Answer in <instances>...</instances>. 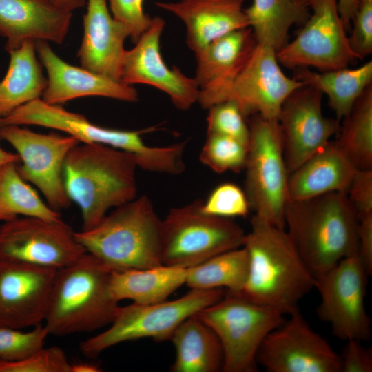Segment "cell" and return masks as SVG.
Returning a JSON list of instances; mask_svg holds the SVG:
<instances>
[{"label":"cell","mask_w":372,"mask_h":372,"mask_svg":"<svg viewBox=\"0 0 372 372\" xmlns=\"http://www.w3.org/2000/svg\"><path fill=\"white\" fill-rule=\"evenodd\" d=\"M112 17L125 25L136 43L149 26L152 18L143 10V0H109Z\"/></svg>","instance_id":"ab89813d"},{"label":"cell","mask_w":372,"mask_h":372,"mask_svg":"<svg viewBox=\"0 0 372 372\" xmlns=\"http://www.w3.org/2000/svg\"><path fill=\"white\" fill-rule=\"evenodd\" d=\"M293 70V78L325 94L336 119L340 121L349 112L364 90L372 84V61L357 68L316 72L307 68Z\"/></svg>","instance_id":"f546056e"},{"label":"cell","mask_w":372,"mask_h":372,"mask_svg":"<svg viewBox=\"0 0 372 372\" xmlns=\"http://www.w3.org/2000/svg\"><path fill=\"white\" fill-rule=\"evenodd\" d=\"M249 260L243 246L216 255L187 268L185 285L190 289H226L238 294L245 282Z\"/></svg>","instance_id":"4dcf8cb0"},{"label":"cell","mask_w":372,"mask_h":372,"mask_svg":"<svg viewBox=\"0 0 372 372\" xmlns=\"http://www.w3.org/2000/svg\"><path fill=\"white\" fill-rule=\"evenodd\" d=\"M359 2L360 0H338L339 14L347 30L351 29Z\"/></svg>","instance_id":"ee69618b"},{"label":"cell","mask_w":372,"mask_h":372,"mask_svg":"<svg viewBox=\"0 0 372 372\" xmlns=\"http://www.w3.org/2000/svg\"><path fill=\"white\" fill-rule=\"evenodd\" d=\"M248 147L225 136L207 134L199 159L217 173L239 172L245 167Z\"/></svg>","instance_id":"836d02e7"},{"label":"cell","mask_w":372,"mask_h":372,"mask_svg":"<svg viewBox=\"0 0 372 372\" xmlns=\"http://www.w3.org/2000/svg\"><path fill=\"white\" fill-rule=\"evenodd\" d=\"M323 94L304 85L284 101L278 121L289 173L323 147L338 134L340 122L324 116Z\"/></svg>","instance_id":"e0dca14e"},{"label":"cell","mask_w":372,"mask_h":372,"mask_svg":"<svg viewBox=\"0 0 372 372\" xmlns=\"http://www.w3.org/2000/svg\"><path fill=\"white\" fill-rule=\"evenodd\" d=\"M163 18L155 17L130 50H125L121 67L120 82L142 83L167 94L178 110H187L198 102L199 88L194 78L185 75L176 66L169 68L160 50L165 28Z\"/></svg>","instance_id":"2e32d148"},{"label":"cell","mask_w":372,"mask_h":372,"mask_svg":"<svg viewBox=\"0 0 372 372\" xmlns=\"http://www.w3.org/2000/svg\"><path fill=\"white\" fill-rule=\"evenodd\" d=\"M138 168L132 154L98 143H79L63 168L66 194L81 209L83 229L96 226L112 208L137 196Z\"/></svg>","instance_id":"7a4b0ae2"},{"label":"cell","mask_w":372,"mask_h":372,"mask_svg":"<svg viewBox=\"0 0 372 372\" xmlns=\"http://www.w3.org/2000/svg\"><path fill=\"white\" fill-rule=\"evenodd\" d=\"M52 7L58 10L72 12L73 10L83 8L87 0H42Z\"/></svg>","instance_id":"f6af8a7d"},{"label":"cell","mask_w":372,"mask_h":372,"mask_svg":"<svg viewBox=\"0 0 372 372\" xmlns=\"http://www.w3.org/2000/svg\"><path fill=\"white\" fill-rule=\"evenodd\" d=\"M207 133L234 138L248 147L250 131L239 106L232 101L215 104L208 109Z\"/></svg>","instance_id":"e575fe53"},{"label":"cell","mask_w":372,"mask_h":372,"mask_svg":"<svg viewBox=\"0 0 372 372\" xmlns=\"http://www.w3.org/2000/svg\"><path fill=\"white\" fill-rule=\"evenodd\" d=\"M356 169L336 141H329L289 173L288 201L347 193Z\"/></svg>","instance_id":"d4e9b609"},{"label":"cell","mask_w":372,"mask_h":372,"mask_svg":"<svg viewBox=\"0 0 372 372\" xmlns=\"http://www.w3.org/2000/svg\"><path fill=\"white\" fill-rule=\"evenodd\" d=\"M272 330L257 354L268 372H340V359L327 340L307 323L299 309Z\"/></svg>","instance_id":"9a60e30c"},{"label":"cell","mask_w":372,"mask_h":372,"mask_svg":"<svg viewBox=\"0 0 372 372\" xmlns=\"http://www.w3.org/2000/svg\"><path fill=\"white\" fill-rule=\"evenodd\" d=\"M36 53L35 41L32 40L9 52V67L0 81V118L27 103L41 99L48 81Z\"/></svg>","instance_id":"f1b7e54d"},{"label":"cell","mask_w":372,"mask_h":372,"mask_svg":"<svg viewBox=\"0 0 372 372\" xmlns=\"http://www.w3.org/2000/svg\"><path fill=\"white\" fill-rule=\"evenodd\" d=\"M19 216L61 219L59 211L44 203L35 190L19 175L17 163L0 167V222Z\"/></svg>","instance_id":"d6a6232c"},{"label":"cell","mask_w":372,"mask_h":372,"mask_svg":"<svg viewBox=\"0 0 372 372\" xmlns=\"http://www.w3.org/2000/svg\"><path fill=\"white\" fill-rule=\"evenodd\" d=\"M335 140L356 169H372V84L340 121Z\"/></svg>","instance_id":"1f68e13d"},{"label":"cell","mask_w":372,"mask_h":372,"mask_svg":"<svg viewBox=\"0 0 372 372\" xmlns=\"http://www.w3.org/2000/svg\"><path fill=\"white\" fill-rule=\"evenodd\" d=\"M202 200L171 209L161 221L163 265L189 268L243 245L245 232L234 220L201 211Z\"/></svg>","instance_id":"ba28073f"},{"label":"cell","mask_w":372,"mask_h":372,"mask_svg":"<svg viewBox=\"0 0 372 372\" xmlns=\"http://www.w3.org/2000/svg\"><path fill=\"white\" fill-rule=\"evenodd\" d=\"M111 273L87 252L58 269L44 319L49 335L91 332L110 324L120 307L110 292Z\"/></svg>","instance_id":"277c9868"},{"label":"cell","mask_w":372,"mask_h":372,"mask_svg":"<svg viewBox=\"0 0 372 372\" xmlns=\"http://www.w3.org/2000/svg\"><path fill=\"white\" fill-rule=\"evenodd\" d=\"M257 41L250 28L231 32L195 53L194 79L199 88L198 102L203 109L218 96L245 63Z\"/></svg>","instance_id":"7402d4cb"},{"label":"cell","mask_w":372,"mask_h":372,"mask_svg":"<svg viewBox=\"0 0 372 372\" xmlns=\"http://www.w3.org/2000/svg\"><path fill=\"white\" fill-rule=\"evenodd\" d=\"M56 271L0 260V327L21 330L40 324Z\"/></svg>","instance_id":"ac0fdd59"},{"label":"cell","mask_w":372,"mask_h":372,"mask_svg":"<svg viewBox=\"0 0 372 372\" xmlns=\"http://www.w3.org/2000/svg\"><path fill=\"white\" fill-rule=\"evenodd\" d=\"M244 11L257 43L276 52L288 42L290 28L311 14L309 0H253Z\"/></svg>","instance_id":"83f0119b"},{"label":"cell","mask_w":372,"mask_h":372,"mask_svg":"<svg viewBox=\"0 0 372 372\" xmlns=\"http://www.w3.org/2000/svg\"><path fill=\"white\" fill-rule=\"evenodd\" d=\"M368 276L358 254H354L315 278L314 288L320 296L317 315L340 340L363 342L370 338L371 319L365 307Z\"/></svg>","instance_id":"30bf717a"},{"label":"cell","mask_w":372,"mask_h":372,"mask_svg":"<svg viewBox=\"0 0 372 372\" xmlns=\"http://www.w3.org/2000/svg\"><path fill=\"white\" fill-rule=\"evenodd\" d=\"M351 23L349 44L357 59L362 60L372 52V0H360Z\"/></svg>","instance_id":"f35d334b"},{"label":"cell","mask_w":372,"mask_h":372,"mask_svg":"<svg viewBox=\"0 0 372 372\" xmlns=\"http://www.w3.org/2000/svg\"><path fill=\"white\" fill-rule=\"evenodd\" d=\"M201 211L209 216L232 219L246 217L251 209L244 189L234 183H224L202 201Z\"/></svg>","instance_id":"d590c367"},{"label":"cell","mask_w":372,"mask_h":372,"mask_svg":"<svg viewBox=\"0 0 372 372\" xmlns=\"http://www.w3.org/2000/svg\"><path fill=\"white\" fill-rule=\"evenodd\" d=\"M224 289H190L178 299L119 307L110 327L80 343L86 357H96L118 344L149 338L158 342L170 340L176 328L188 317L220 300Z\"/></svg>","instance_id":"52a82bcc"},{"label":"cell","mask_w":372,"mask_h":372,"mask_svg":"<svg viewBox=\"0 0 372 372\" xmlns=\"http://www.w3.org/2000/svg\"><path fill=\"white\" fill-rule=\"evenodd\" d=\"M346 194L358 219L372 214V169H357Z\"/></svg>","instance_id":"60d3db41"},{"label":"cell","mask_w":372,"mask_h":372,"mask_svg":"<svg viewBox=\"0 0 372 372\" xmlns=\"http://www.w3.org/2000/svg\"><path fill=\"white\" fill-rule=\"evenodd\" d=\"M35 49L48 72L47 86L41 96L47 103L59 105L85 96H103L126 102L138 100V92L132 85L70 65L55 54L48 41H35Z\"/></svg>","instance_id":"ffe728a7"},{"label":"cell","mask_w":372,"mask_h":372,"mask_svg":"<svg viewBox=\"0 0 372 372\" xmlns=\"http://www.w3.org/2000/svg\"><path fill=\"white\" fill-rule=\"evenodd\" d=\"M101 369L96 364L91 362H78L71 364L70 372H99Z\"/></svg>","instance_id":"bcb514c9"},{"label":"cell","mask_w":372,"mask_h":372,"mask_svg":"<svg viewBox=\"0 0 372 372\" xmlns=\"http://www.w3.org/2000/svg\"><path fill=\"white\" fill-rule=\"evenodd\" d=\"M72 228L61 218L23 216L0 226V260L59 269L84 254Z\"/></svg>","instance_id":"7c38bea8"},{"label":"cell","mask_w":372,"mask_h":372,"mask_svg":"<svg viewBox=\"0 0 372 372\" xmlns=\"http://www.w3.org/2000/svg\"><path fill=\"white\" fill-rule=\"evenodd\" d=\"M19 161L20 158L17 154L7 152L0 146V167L11 163H17Z\"/></svg>","instance_id":"7dc6e473"},{"label":"cell","mask_w":372,"mask_h":372,"mask_svg":"<svg viewBox=\"0 0 372 372\" xmlns=\"http://www.w3.org/2000/svg\"><path fill=\"white\" fill-rule=\"evenodd\" d=\"M170 340L176 352L171 371H223L224 358L219 339L198 313L185 319Z\"/></svg>","instance_id":"484cf974"},{"label":"cell","mask_w":372,"mask_h":372,"mask_svg":"<svg viewBox=\"0 0 372 372\" xmlns=\"http://www.w3.org/2000/svg\"><path fill=\"white\" fill-rule=\"evenodd\" d=\"M248 124L244 191L251 211L258 218L285 228L289 173L278 121L254 114Z\"/></svg>","instance_id":"8992f818"},{"label":"cell","mask_w":372,"mask_h":372,"mask_svg":"<svg viewBox=\"0 0 372 372\" xmlns=\"http://www.w3.org/2000/svg\"><path fill=\"white\" fill-rule=\"evenodd\" d=\"M187 268L160 265L145 269L112 271L110 289L119 302L131 300L141 304L163 302L185 285Z\"/></svg>","instance_id":"4316f807"},{"label":"cell","mask_w":372,"mask_h":372,"mask_svg":"<svg viewBox=\"0 0 372 372\" xmlns=\"http://www.w3.org/2000/svg\"><path fill=\"white\" fill-rule=\"evenodd\" d=\"M71 19L72 12L42 0H0V34L6 39L8 53L28 40L62 43Z\"/></svg>","instance_id":"cb8c5ba5"},{"label":"cell","mask_w":372,"mask_h":372,"mask_svg":"<svg viewBox=\"0 0 372 372\" xmlns=\"http://www.w3.org/2000/svg\"><path fill=\"white\" fill-rule=\"evenodd\" d=\"M358 257L369 276L372 273V214L359 219Z\"/></svg>","instance_id":"7bdbcfd3"},{"label":"cell","mask_w":372,"mask_h":372,"mask_svg":"<svg viewBox=\"0 0 372 372\" xmlns=\"http://www.w3.org/2000/svg\"><path fill=\"white\" fill-rule=\"evenodd\" d=\"M0 138L9 143L19 156L21 177L35 185L47 204L59 211L71 204L63 183V168L70 150L80 143L73 136L39 134L19 125H0Z\"/></svg>","instance_id":"4fadbf2b"},{"label":"cell","mask_w":372,"mask_h":372,"mask_svg":"<svg viewBox=\"0 0 372 372\" xmlns=\"http://www.w3.org/2000/svg\"><path fill=\"white\" fill-rule=\"evenodd\" d=\"M311 14L296 37L276 52L290 70L313 68L319 72L347 68L357 59L340 18L338 0H309Z\"/></svg>","instance_id":"8fae6325"},{"label":"cell","mask_w":372,"mask_h":372,"mask_svg":"<svg viewBox=\"0 0 372 372\" xmlns=\"http://www.w3.org/2000/svg\"><path fill=\"white\" fill-rule=\"evenodd\" d=\"M304 85L285 75L273 48L256 43L220 94L216 104L232 101L245 117L259 114L267 119L278 120L285 99Z\"/></svg>","instance_id":"5bb4252c"},{"label":"cell","mask_w":372,"mask_h":372,"mask_svg":"<svg viewBox=\"0 0 372 372\" xmlns=\"http://www.w3.org/2000/svg\"><path fill=\"white\" fill-rule=\"evenodd\" d=\"M340 355V372H371L372 351L362 341L351 339L346 341Z\"/></svg>","instance_id":"b9f144b4"},{"label":"cell","mask_w":372,"mask_h":372,"mask_svg":"<svg viewBox=\"0 0 372 372\" xmlns=\"http://www.w3.org/2000/svg\"><path fill=\"white\" fill-rule=\"evenodd\" d=\"M198 315L219 339L224 372L257 371L260 345L285 321L278 310L227 292Z\"/></svg>","instance_id":"9c48e42d"},{"label":"cell","mask_w":372,"mask_h":372,"mask_svg":"<svg viewBox=\"0 0 372 372\" xmlns=\"http://www.w3.org/2000/svg\"><path fill=\"white\" fill-rule=\"evenodd\" d=\"M71 364L59 347H43L28 357L12 362L0 360V372H70Z\"/></svg>","instance_id":"74e56055"},{"label":"cell","mask_w":372,"mask_h":372,"mask_svg":"<svg viewBox=\"0 0 372 372\" xmlns=\"http://www.w3.org/2000/svg\"><path fill=\"white\" fill-rule=\"evenodd\" d=\"M161 221L144 195L114 208L96 226L74 236L111 271L145 269L162 265Z\"/></svg>","instance_id":"5b68a950"},{"label":"cell","mask_w":372,"mask_h":372,"mask_svg":"<svg viewBox=\"0 0 372 372\" xmlns=\"http://www.w3.org/2000/svg\"><path fill=\"white\" fill-rule=\"evenodd\" d=\"M245 0H180L155 4L179 18L186 28V43L194 54L214 40L249 27Z\"/></svg>","instance_id":"603a6c76"},{"label":"cell","mask_w":372,"mask_h":372,"mask_svg":"<svg viewBox=\"0 0 372 372\" xmlns=\"http://www.w3.org/2000/svg\"><path fill=\"white\" fill-rule=\"evenodd\" d=\"M33 125L67 133L81 143H98L125 151L139 158L147 151L142 139L144 132L110 129L96 125L84 116L67 111L37 99L27 103L0 118V125Z\"/></svg>","instance_id":"d6986e66"},{"label":"cell","mask_w":372,"mask_h":372,"mask_svg":"<svg viewBox=\"0 0 372 372\" xmlns=\"http://www.w3.org/2000/svg\"><path fill=\"white\" fill-rule=\"evenodd\" d=\"M48 335L41 324L28 332L0 327V360L12 362L28 357L43 347Z\"/></svg>","instance_id":"8d00e7d4"},{"label":"cell","mask_w":372,"mask_h":372,"mask_svg":"<svg viewBox=\"0 0 372 372\" xmlns=\"http://www.w3.org/2000/svg\"><path fill=\"white\" fill-rule=\"evenodd\" d=\"M130 32L110 13L107 0H87L83 37L77 52L81 67L120 82L124 42Z\"/></svg>","instance_id":"44dd1931"},{"label":"cell","mask_w":372,"mask_h":372,"mask_svg":"<svg viewBox=\"0 0 372 372\" xmlns=\"http://www.w3.org/2000/svg\"><path fill=\"white\" fill-rule=\"evenodd\" d=\"M249 268L244 286L235 294L289 315L315 287L316 278L285 228L253 216L242 245Z\"/></svg>","instance_id":"6da1fadb"},{"label":"cell","mask_w":372,"mask_h":372,"mask_svg":"<svg viewBox=\"0 0 372 372\" xmlns=\"http://www.w3.org/2000/svg\"><path fill=\"white\" fill-rule=\"evenodd\" d=\"M359 219L346 193L288 201L285 229L315 278L358 252Z\"/></svg>","instance_id":"3957f363"}]
</instances>
